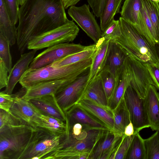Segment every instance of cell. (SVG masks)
Masks as SVG:
<instances>
[{
    "label": "cell",
    "mask_w": 159,
    "mask_h": 159,
    "mask_svg": "<svg viewBox=\"0 0 159 159\" xmlns=\"http://www.w3.org/2000/svg\"><path fill=\"white\" fill-rule=\"evenodd\" d=\"M25 124L10 112L0 109V129L6 126H15Z\"/></svg>",
    "instance_id": "37"
},
{
    "label": "cell",
    "mask_w": 159,
    "mask_h": 159,
    "mask_svg": "<svg viewBox=\"0 0 159 159\" xmlns=\"http://www.w3.org/2000/svg\"><path fill=\"white\" fill-rule=\"evenodd\" d=\"M106 0H87L89 5L95 16L98 18L101 15Z\"/></svg>",
    "instance_id": "42"
},
{
    "label": "cell",
    "mask_w": 159,
    "mask_h": 159,
    "mask_svg": "<svg viewBox=\"0 0 159 159\" xmlns=\"http://www.w3.org/2000/svg\"><path fill=\"white\" fill-rule=\"evenodd\" d=\"M134 134L130 136L124 135L121 143L117 149L114 159H126Z\"/></svg>",
    "instance_id": "39"
},
{
    "label": "cell",
    "mask_w": 159,
    "mask_h": 159,
    "mask_svg": "<svg viewBox=\"0 0 159 159\" xmlns=\"http://www.w3.org/2000/svg\"><path fill=\"white\" fill-rule=\"evenodd\" d=\"M142 5L141 0H125L120 11L121 17L136 24Z\"/></svg>",
    "instance_id": "30"
},
{
    "label": "cell",
    "mask_w": 159,
    "mask_h": 159,
    "mask_svg": "<svg viewBox=\"0 0 159 159\" xmlns=\"http://www.w3.org/2000/svg\"><path fill=\"white\" fill-rule=\"evenodd\" d=\"M37 50H32L28 52L22 54L9 73L5 93L11 94L13 89L18 82L28 70L34 58Z\"/></svg>",
    "instance_id": "18"
},
{
    "label": "cell",
    "mask_w": 159,
    "mask_h": 159,
    "mask_svg": "<svg viewBox=\"0 0 159 159\" xmlns=\"http://www.w3.org/2000/svg\"><path fill=\"white\" fill-rule=\"evenodd\" d=\"M65 136L55 135L43 127L33 128L29 142L20 159H46L56 150Z\"/></svg>",
    "instance_id": "6"
},
{
    "label": "cell",
    "mask_w": 159,
    "mask_h": 159,
    "mask_svg": "<svg viewBox=\"0 0 159 159\" xmlns=\"http://www.w3.org/2000/svg\"><path fill=\"white\" fill-rule=\"evenodd\" d=\"M121 35L119 20H114L107 29L102 32V38L106 40L114 41L119 38Z\"/></svg>",
    "instance_id": "38"
},
{
    "label": "cell",
    "mask_w": 159,
    "mask_h": 159,
    "mask_svg": "<svg viewBox=\"0 0 159 159\" xmlns=\"http://www.w3.org/2000/svg\"><path fill=\"white\" fill-rule=\"evenodd\" d=\"M147 67L153 81L154 85L159 90V65L147 64Z\"/></svg>",
    "instance_id": "43"
},
{
    "label": "cell",
    "mask_w": 159,
    "mask_h": 159,
    "mask_svg": "<svg viewBox=\"0 0 159 159\" xmlns=\"http://www.w3.org/2000/svg\"><path fill=\"white\" fill-rule=\"evenodd\" d=\"M26 0H17L18 2L19 5H22L25 2Z\"/></svg>",
    "instance_id": "48"
},
{
    "label": "cell",
    "mask_w": 159,
    "mask_h": 159,
    "mask_svg": "<svg viewBox=\"0 0 159 159\" xmlns=\"http://www.w3.org/2000/svg\"><path fill=\"white\" fill-rule=\"evenodd\" d=\"M101 122L108 130L114 132L112 111L89 99L83 98L76 104Z\"/></svg>",
    "instance_id": "17"
},
{
    "label": "cell",
    "mask_w": 159,
    "mask_h": 159,
    "mask_svg": "<svg viewBox=\"0 0 159 159\" xmlns=\"http://www.w3.org/2000/svg\"><path fill=\"white\" fill-rule=\"evenodd\" d=\"M124 100L134 128V134L150 127L146 112L144 99L141 98L129 85L124 96Z\"/></svg>",
    "instance_id": "10"
},
{
    "label": "cell",
    "mask_w": 159,
    "mask_h": 159,
    "mask_svg": "<svg viewBox=\"0 0 159 159\" xmlns=\"http://www.w3.org/2000/svg\"><path fill=\"white\" fill-rule=\"evenodd\" d=\"M127 56L117 43L114 41H110L107 58L103 69L108 71L118 80Z\"/></svg>",
    "instance_id": "15"
},
{
    "label": "cell",
    "mask_w": 159,
    "mask_h": 159,
    "mask_svg": "<svg viewBox=\"0 0 159 159\" xmlns=\"http://www.w3.org/2000/svg\"><path fill=\"white\" fill-rule=\"evenodd\" d=\"M133 25L149 43L155 48V44L159 42L152 23L142 3L137 22L136 24Z\"/></svg>",
    "instance_id": "23"
},
{
    "label": "cell",
    "mask_w": 159,
    "mask_h": 159,
    "mask_svg": "<svg viewBox=\"0 0 159 159\" xmlns=\"http://www.w3.org/2000/svg\"><path fill=\"white\" fill-rule=\"evenodd\" d=\"M11 20L16 25L19 19V5L17 0H3Z\"/></svg>",
    "instance_id": "40"
},
{
    "label": "cell",
    "mask_w": 159,
    "mask_h": 159,
    "mask_svg": "<svg viewBox=\"0 0 159 159\" xmlns=\"http://www.w3.org/2000/svg\"></svg>",
    "instance_id": "51"
},
{
    "label": "cell",
    "mask_w": 159,
    "mask_h": 159,
    "mask_svg": "<svg viewBox=\"0 0 159 159\" xmlns=\"http://www.w3.org/2000/svg\"><path fill=\"white\" fill-rule=\"evenodd\" d=\"M10 112L33 128L43 127L41 114L29 101L22 97L14 96Z\"/></svg>",
    "instance_id": "13"
},
{
    "label": "cell",
    "mask_w": 159,
    "mask_h": 159,
    "mask_svg": "<svg viewBox=\"0 0 159 159\" xmlns=\"http://www.w3.org/2000/svg\"><path fill=\"white\" fill-rule=\"evenodd\" d=\"M152 23L159 42V3L152 0H141Z\"/></svg>",
    "instance_id": "33"
},
{
    "label": "cell",
    "mask_w": 159,
    "mask_h": 159,
    "mask_svg": "<svg viewBox=\"0 0 159 159\" xmlns=\"http://www.w3.org/2000/svg\"><path fill=\"white\" fill-rule=\"evenodd\" d=\"M131 80V76L126 59L117 85L113 95L108 101V107L112 111L115 109L124 99L125 91L130 85Z\"/></svg>",
    "instance_id": "25"
},
{
    "label": "cell",
    "mask_w": 159,
    "mask_h": 159,
    "mask_svg": "<svg viewBox=\"0 0 159 159\" xmlns=\"http://www.w3.org/2000/svg\"><path fill=\"white\" fill-rule=\"evenodd\" d=\"M126 62L131 76L130 85L144 99L148 88L153 83L146 64L128 56Z\"/></svg>",
    "instance_id": "12"
},
{
    "label": "cell",
    "mask_w": 159,
    "mask_h": 159,
    "mask_svg": "<svg viewBox=\"0 0 159 159\" xmlns=\"http://www.w3.org/2000/svg\"><path fill=\"white\" fill-rule=\"evenodd\" d=\"M89 73L90 68L55 94L58 104L65 112L76 105L83 98L89 82Z\"/></svg>",
    "instance_id": "8"
},
{
    "label": "cell",
    "mask_w": 159,
    "mask_h": 159,
    "mask_svg": "<svg viewBox=\"0 0 159 159\" xmlns=\"http://www.w3.org/2000/svg\"><path fill=\"white\" fill-rule=\"evenodd\" d=\"M9 43L7 39L0 34V59L4 62L9 73L12 69V58Z\"/></svg>",
    "instance_id": "36"
},
{
    "label": "cell",
    "mask_w": 159,
    "mask_h": 159,
    "mask_svg": "<svg viewBox=\"0 0 159 159\" xmlns=\"http://www.w3.org/2000/svg\"><path fill=\"white\" fill-rule=\"evenodd\" d=\"M8 71L3 61L0 59V89L6 87L8 80Z\"/></svg>",
    "instance_id": "44"
},
{
    "label": "cell",
    "mask_w": 159,
    "mask_h": 159,
    "mask_svg": "<svg viewBox=\"0 0 159 159\" xmlns=\"http://www.w3.org/2000/svg\"><path fill=\"white\" fill-rule=\"evenodd\" d=\"M98 74L101 77L102 84L108 101L116 89L119 80H116L109 72L104 69H103Z\"/></svg>",
    "instance_id": "34"
},
{
    "label": "cell",
    "mask_w": 159,
    "mask_h": 159,
    "mask_svg": "<svg viewBox=\"0 0 159 159\" xmlns=\"http://www.w3.org/2000/svg\"><path fill=\"white\" fill-rule=\"evenodd\" d=\"M96 49V44L89 45L87 49L81 52L68 56L50 64L54 67H60L71 65L91 57Z\"/></svg>",
    "instance_id": "29"
},
{
    "label": "cell",
    "mask_w": 159,
    "mask_h": 159,
    "mask_svg": "<svg viewBox=\"0 0 159 159\" xmlns=\"http://www.w3.org/2000/svg\"><path fill=\"white\" fill-rule=\"evenodd\" d=\"M65 113L68 129L74 124L79 123L85 127L108 130L101 122L77 105Z\"/></svg>",
    "instance_id": "16"
},
{
    "label": "cell",
    "mask_w": 159,
    "mask_h": 159,
    "mask_svg": "<svg viewBox=\"0 0 159 159\" xmlns=\"http://www.w3.org/2000/svg\"><path fill=\"white\" fill-rule=\"evenodd\" d=\"M152 0V1H156V2H159V0Z\"/></svg>",
    "instance_id": "49"
},
{
    "label": "cell",
    "mask_w": 159,
    "mask_h": 159,
    "mask_svg": "<svg viewBox=\"0 0 159 159\" xmlns=\"http://www.w3.org/2000/svg\"><path fill=\"white\" fill-rule=\"evenodd\" d=\"M144 100L150 127L157 131L159 128V93L154 85H149Z\"/></svg>",
    "instance_id": "20"
},
{
    "label": "cell",
    "mask_w": 159,
    "mask_h": 159,
    "mask_svg": "<svg viewBox=\"0 0 159 159\" xmlns=\"http://www.w3.org/2000/svg\"><path fill=\"white\" fill-rule=\"evenodd\" d=\"M124 134L127 136H130L134 134V128L133 125L131 122L125 127Z\"/></svg>",
    "instance_id": "45"
},
{
    "label": "cell",
    "mask_w": 159,
    "mask_h": 159,
    "mask_svg": "<svg viewBox=\"0 0 159 159\" xmlns=\"http://www.w3.org/2000/svg\"><path fill=\"white\" fill-rule=\"evenodd\" d=\"M112 111L114 117V132L123 135L124 134L125 127L130 121L129 114L124 99L118 106Z\"/></svg>",
    "instance_id": "28"
},
{
    "label": "cell",
    "mask_w": 159,
    "mask_h": 159,
    "mask_svg": "<svg viewBox=\"0 0 159 159\" xmlns=\"http://www.w3.org/2000/svg\"><path fill=\"white\" fill-rule=\"evenodd\" d=\"M83 127L82 133L78 136H73L66 134L56 150L50 154L46 159H79L83 154H88L89 156L106 130Z\"/></svg>",
    "instance_id": "4"
},
{
    "label": "cell",
    "mask_w": 159,
    "mask_h": 159,
    "mask_svg": "<svg viewBox=\"0 0 159 159\" xmlns=\"http://www.w3.org/2000/svg\"><path fill=\"white\" fill-rule=\"evenodd\" d=\"M79 29L73 20L55 29L40 34L31 40L27 48L38 50L61 43L72 42Z\"/></svg>",
    "instance_id": "7"
},
{
    "label": "cell",
    "mask_w": 159,
    "mask_h": 159,
    "mask_svg": "<svg viewBox=\"0 0 159 159\" xmlns=\"http://www.w3.org/2000/svg\"><path fill=\"white\" fill-rule=\"evenodd\" d=\"M17 28L11 22L3 0H0V34L7 40L10 45L16 41Z\"/></svg>",
    "instance_id": "26"
},
{
    "label": "cell",
    "mask_w": 159,
    "mask_h": 159,
    "mask_svg": "<svg viewBox=\"0 0 159 159\" xmlns=\"http://www.w3.org/2000/svg\"><path fill=\"white\" fill-rule=\"evenodd\" d=\"M123 135L108 130H105L90 155L88 159H100L106 153L117 143Z\"/></svg>",
    "instance_id": "24"
},
{
    "label": "cell",
    "mask_w": 159,
    "mask_h": 159,
    "mask_svg": "<svg viewBox=\"0 0 159 159\" xmlns=\"http://www.w3.org/2000/svg\"><path fill=\"white\" fill-rule=\"evenodd\" d=\"M157 131L158 132V136H159V128L157 130Z\"/></svg>",
    "instance_id": "50"
},
{
    "label": "cell",
    "mask_w": 159,
    "mask_h": 159,
    "mask_svg": "<svg viewBox=\"0 0 159 159\" xmlns=\"http://www.w3.org/2000/svg\"><path fill=\"white\" fill-rule=\"evenodd\" d=\"M33 128L27 125L0 129V159H20L31 137Z\"/></svg>",
    "instance_id": "5"
},
{
    "label": "cell",
    "mask_w": 159,
    "mask_h": 159,
    "mask_svg": "<svg viewBox=\"0 0 159 159\" xmlns=\"http://www.w3.org/2000/svg\"><path fill=\"white\" fill-rule=\"evenodd\" d=\"M14 96L8 94L3 91L0 93V109L10 112V108L13 104Z\"/></svg>",
    "instance_id": "41"
},
{
    "label": "cell",
    "mask_w": 159,
    "mask_h": 159,
    "mask_svg": "<svg viewBox=\"0 0 159 159\" xmlns=\"http://www.w3.org/2000/svg\"><path fill=\"white\" fill-rule=\"evenodd\" d=\"M147 159H159V137L158 132L144 139Z\"/></svg>",
    "instance_id": "35"
},
{
    "label": "cell",
    "mask_w": 159,
    "mask_h": 159,
    "mask_svg": "<svg viewBox=\"0 0 159 159\" xmlns=\"http://www.w3.org/2000/svg\"><path fill=\"white\" fill-rule=\"evenodd\" d=\"M29 101L42 114L66 122L65 113L58 104L55 94L34 98Z\"/></svg>",
    "instance_id": "14"
},
{
    "label": "cell",
    "mask_w": 159,
    "mask_h": 159,
    "mask_svg": "<svg viewBox=\"0 0 159 159\" xmlns=\"http://www.w3.org/2000/svg\"><path fill=\"white\" fill-rule=\"evenodd\" d=\"M65 9L62 0H26L19 8L17 27L20 52L35 37L69 22Z\"/></svg>",
    "instance_id": "1"
},
{
    "label": "cell",
    "mask_w": 159,
    "mask_h": 159,
    "mask_svg": "<svg viewBox=\"0 0 159 159\" xmlns=\"http://www.w3.org/2000/svg\"><path fill=\"white\" fill-rule=\"evenodd\" d=\"M122 0H106L105 5L100 16V27L104 32L114 20L116 15L120 12Z\"/></svg>",
    "instance_id": "27"
},
{
    "label": "cell",
    "mask_w": 159,
    "mask_h": 159,
    "mask_svg": "<svg viewBox=\"0 0 159 159\" xmlns=\"http://www.w3.org/2000/svg\"><path fill=\"white\" fill-rule=\"evenodd\" d=\"M41 119L43 127L53 134L63 136L67 132L68 127L66 123L55 118L41 114Z\"/></svg>",
    "instance_id": "31"
},
{
    "label": "cell",
    "mask_w": 159,
    "mask_h": 159,
    "mask_svg": "<svg viewBox=\"0 0 159 159\" xmlns=\"http://www.w3.org/2000/svg\"><path fill=\"white\" fill-rule=\"evenodd\" d=\"M89 46L67 42L48 48L34 58L28 70L38 69L49 65L68 56L83 51Z\"/></svg>",
    "instance_id": "9"
},
{
    "label": "cell",
    "mask_w": 159,
    "mask_h": 159,
    "mask_svg": "<svg viewBox=\"0 0 159 159\" xmlns=\"http://www.w3.org/2000/svg\"><path fill=\"white\" fill-rule=\"evenodd\" d=\"M155 47L157 56L159 59V42L155 44Z\"/></svg>",
    "instance_id": "47"
},
{
    "label": "cell",
    "mask_w": 159,
    "mask_h": 159,
    "mask_svg": "<svg viewBox=\"0 0 159 159\" xmlns=\"http://www.w3.org/2000/svg\"><path fill=\"white\" fill-rule=\"evenodd\" d=\"M120 37L114 41L130 56L144 64L159 65L155 48L139 33L132 24L121 16L119 19Z\"/></svg>",
    "instance_id": "2"
},
{
    "label": "cell",
    "mask_w": 159,
    "mask_h": 159,
    "mask_svg": "<svg viewBox=\"0 0 159 159\" xmlns=\"http://www.w3.org/2000/svg\"><path fill=\"white\" fill-rule=\"evenodd\" d=\"M110 41L101 38L96 43V49L92 57L90 68L89 82L98 75L104 68L108 53Z\"/></svg>",
    "instance_id": "21"
},
{
    "label": "cell",
    "mask_w": 159,
    "mask_h": 159,
    "mask_svg": "<svg viewBox=\"0 0 159 159\" xmlns=\"http://www.w3.org/2000/svg\"><path fill=\"white\" fill-rule=\"evenodd\" d=\"M76 78L48 81L38 84L26 89L25 94L22 97L29 101L34 98L48 95L55 94L60 89L70 83Z\"/></svg>",
    "instance_id": "19"
},
{
    "label": "cell",
    "mask_w": 159,
    "mask_h": 159,
    "mask_svg": "<svg viewBox=\"0 0 159 159\" xmlns=\"http://www.w3.org/2000/svg\"><path fill=\"white\" fill-rule=\"evenodd\" d=\"M81 0H62L64 6L66 9L70 6L75 5Z\"/></svg>",
    "instance_id": "46"
},
{
    "label": "cell",
    "mask_w": 159,
    "mask_h": 159,
    "mask_svg": "<svg viewBox=\"0 0 159 159\" xmlns=\"http://www.w3.org/2000/svg\"><path fill=\"white\" fill-rule=\"evenodd\" d=\"M92 57L71 65L60 67L50 64L34 70H27L19 81L27 89L38 84L48 81L75 78L90 68Z\"/></svg>",
    "instance_id": "3"
},
{
    "label": "cell",
    "mask_w": 159,
    "mask_h": 159,
    "mask_svg": "<svg viewBox=\"0 0 159 159\" xmlns=\"http://www.w3.org/2000/svg\"><path fill=\"white\" fill-rule=\"evenodd\" d=\"M83 98L89 99L105 108L111 109L108 107V101L99 74L89 81Z\"/></svg>",
    "instance_id": "22"
},
{
    "label": "cell",
    "mask_w": 159,
    "mask_h": 159,
    "mask_svg": "<svg viewBox=\"0 0 159 159\" xmlns=\"http://www.w3.org/2000/svg\"><path fill=\"white\" fill-rule=\"evenodd\" d=\"M126 159H147L144 139L139 132L134 134Z\"/></svg>",
    "instance_id": "32"
},
{
    "label": "cell",
    "mask_w": 159,
    "mask_h": 159,
    "mask_svg": "<svg viewBox=\"0 0 159 159\" xmlns=\"http://www.w3.org/2000/svg\"><path fill=\"white\" fill-rule=\"evenodd\" d=\"M89 7L86 4L79 7L72 6L69 8L68 13L96 43L102 38V32Z\"/></svg>",
    "instance_id": "11"
}]
</instances>
